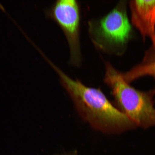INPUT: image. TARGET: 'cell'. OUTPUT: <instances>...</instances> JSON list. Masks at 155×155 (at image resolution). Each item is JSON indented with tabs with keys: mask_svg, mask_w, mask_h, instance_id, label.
Instances as JSON below:
<instances>
[{
	"mask_svg": "<svg viewBox=\"0 0 155 155\" xmlns=\"http://www.w3.org/2000/svg\"><path fill=\"white\" fill-rule=\"evenodd\" d=\"M48 62L57 74L79 115L94 128L108 134H118L137 127L110 102L100 89L88 87L78 79L74 80L50 59Z\"/></svg>",
	"mask_w": 155,
	"mask_h": 155,
	"instance_id": "6da1fadb",
	"label": "cell"
},
{
	"mask_svg": "<svg viewBox=\"0 0 155 155\" xmlns=\"http://www.w3.org/2000/svg\"><path fill=\"white\" fill-rule=\"evenodd\" d=\"M104 63V81L111 89L116 107L137 127L147 129L155 127V90L149 92L137 90L109 62Z\"/></svg>",
	"mask_w": 155,
	"mask_h": 155,
	"instance_id": "7a4b0ae2",
	"label": "cell"
},
{
	"mask_svg": "<svg viewBox=\"0 0 155 155\" xmlns=\"http://www.w3.org/2000/svg\"><path fill=\"white\" fill-rule=\"evenodd\" d=\"M126 7L121 1L104 16L89 21V37L99 51L117 55L123 53L132 35Z\"/></svg>",
	"mask_w": 155,
	"mask_h": 155,
	"instance_id": "3957f363",
	"label": "cell"
},
{
	"mask_svg": "<svg viewBox=\"0 0 155 155\" xmlns=\"http://www.w3.org/2000/svg\"><path fill=\"white\" fill-rule=\"evenodd\" d=\"M46 15L57 23L67 41L69 63L78 67L82 64L80 5L75 0H58L46 11Z\"/></svg>",
	"mask_w": 155,
	"mask_h": 155,
	"instance_id": "277c9868",
	"label": "cell"
},
{
	"mask_svg": "<svg viewBox=\"0 0 155 155\" xmlns=\"http://www.w3.org/2000/svg\"><path fill=\"white\" fill-rule=\"evenodd\" d=\"M129 4L132 23L143 38H150L155 48V0H133Z\"/></svg>",
	"mask_w": 155,
	"mask_h": 155,
	"instance_id": "5b68a950",
	"label": "cell"
},
{
	"mask_svg": "<svg viewBox=\"0 0 155 155\" xmlns=\"http://www.w3.org/2000/svg\"><path fill=\"white\" fill-rule=\"evenodd\" d=\"M150 63L136 71L137 78L145 75H150L154 77L155 81V61Z\"/></svg>",
	"mask_w": 155,
	"mask_h": 155,
	"instance_id": "8992f818",
	"label": "cell"
}]
</instances>
